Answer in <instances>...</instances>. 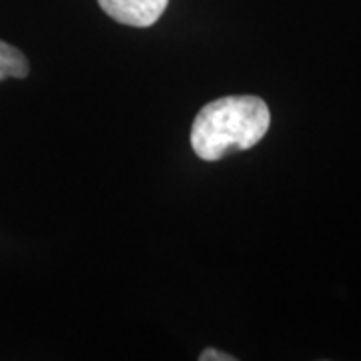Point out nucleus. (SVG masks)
<instances>
[{"label":"nucleus","mask_w":361,"mask_h":361,"mask_svg":"<svg viewBox=\"0 0 361 361\" xmlns=\"http://www.w3.org/2000/svg\"><path fill=\"white\" fill-rule=\"evenodd\" d=\"M269 125V106L259 97H221L195 116L191 147L199 159L219 161L233 151L253 149L267 135Z\"/></svg>","instance_id":"nucleus-1"},{"label":"nucleus","mask_w":361,"mask_h":361,"mask_svg":"<svg viewBox=\"0 0 361 361\" xmlns=\"http://www.w3.org/2000/svg\"><path fill=\"white\" fill-rule=\"evenodd\" d=\"M113 20L135 28H149L163 16L169 0H99Z\"/></svg>","instance_id":"nucleus-2"},{"label":"nucleus","mask_w":361,"mask_h":361,"mask_svg":"<svg viewBox=\"0 0 361 361\" xmlns=\"http://www.w3.org/2000/svg\"><path fill=\"white\" fill-rule=\"evenodd\" d=\"M30 73V65L16 47L0 40V82L6 78H25Z\"/></svg>","instance_id":"nucleus-3"},{"label":"nucleus","mask_w":361,"mask_h":361,"mask_svg":"<svg viewBox=\"0 0 361 361\" xmlns=\"http://www.w3.org/2000/svg\"><path fill=\"white\" fill-rule=\"evenodd\" d=\"M199 360L201 361H235L233 355L229 353H223L219 349H205L201 355H199Z\"/></svg>","instance_id":"nucleus-4"}]
</instances>
